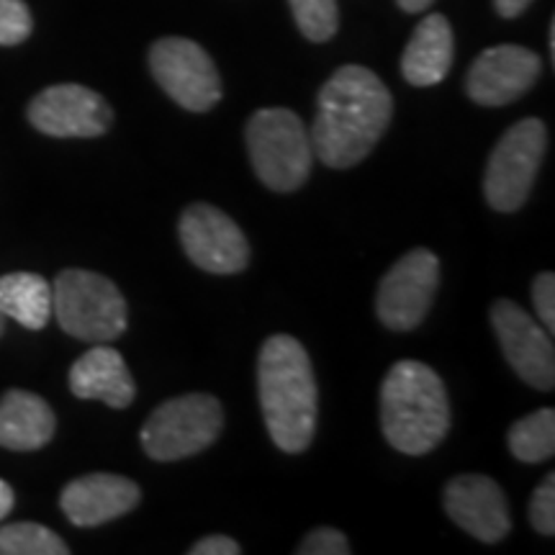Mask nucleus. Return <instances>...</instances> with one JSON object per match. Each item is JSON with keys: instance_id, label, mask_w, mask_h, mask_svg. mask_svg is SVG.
<instances>
[{"instance_id": "nucleus-6", "label": "nucleus", "mask_w": 555, "mask_h": 555, "mask_svg": "<svg viewBox=\"0 0 555 555\" xmlns=\"http://www.w3.org/2000/svg\"><path fill=\"white\" fill-rule=\"evenodd\" d=\"M224 427L221 404L208 393H185L159 404L142 427V448L152 461H183L206 450Z\"/></svg>"}, {"instance_id": "nucleus-20", "label": "nucleus", "mask_w": 555, "mask_h": 555, "mask_svg": "<svg viewBox=\"0 0 555 555\" xmlns=\"http://www.w3.org/2000/svg\"><path fill=\"white\" fill-rule=\"evenodd\" d=\"M509 450L522 463H543L555 453V412L540 409V412L525 416L509 429Z\"/></svg>"}, {"instance_id": "nucleus-15", "label": "nucleus", "mask_w": 555, "mask_h": 555, "mask_svg": "<svg viewBox=\"0 0 555 555\" xmlns=\"http://www.w3.org/2000/svg\"><path fill=\"white\" fill-rule=\"evenodd\" d=\"M142 491L116 474H88L65 486L60 506L75 527H99L137 509Z\"/></svg>"}, {"instance_id": "nucleus-8", "label": "nucleus", "mask_w": 555, "mask_h": 555, "mask_svg": "<svg viewBox=\"0 0 555 555\" xmlns=\"http://www.w3.org/2000/svg\"><path fill=\"white\" fill-rule=\"evenodd\" d=\"M150 69L178 106L204 114L221 101V78L204 47L183 37L159 39L150 50Z\"/></svg>"}, {"instance_id": "nucleus-28", "label": "nucleus", "mask_w": 555, "mask_h": 555, "mask_svg": "<svg viewBox=\"0 0 555 555\" xmlns=\"http://www.w3.org/2000/svg\"><path fill=\"white\" fill-rule=\"evenodd\" d=\"M532 0H494L496 5V13L502 18H517L522 16V13L530 9Z\"/></svg>"}, {"instance_id": "nucleus-4", "label": "nucleus", "mask_w": 555, "mask_h": 555, "mask_svg": "<svg viewBox=\"0 0 555 555\" xmlns=\"http://www.w3.org/2000/svg\"><path fill=\"white\" fill-rule=\"evenodd\" d=\"M52 314L69 337L99 345L127 332V301L114 281L90 270H62L52 283Z\"/></svg>"}, {"instance_id": "nucleus-12", "label": "nucleus", "mask_w": 555, "mask_h": 555, "mask_svg": "<svg viewBox=\"0 0 555 555\" xmlns=\"http://www.w3.org/2000/svg\"><path fill=\"white\" fill-rule=\"evenodd\" d=\"M29 121L47 137L93 139L106 134L114 124V111L95 90L62 82L41 90L29 103Z\"/></svg>"}, {"instance_id": "nucleus-7", "label": "nucleus", "mask_w": 555, "mask_h": 555, "mask_svg": "<svg viewBox=\"0 0 555 555\" xmlns=\"http://www.w3.org/2000/svg\"><path fill=\"white\" fill-rule=\"evenodd\" d=\"M547 150V129L540 119L517 121L491 152L483 172V196L502 214L517 211L530 196Z\"/></svg>"}, {"instance_id": "nucleus-5", "label": "nucleus", "mask_w": 555, "mask_h": 555, "mask_svg": "<svg viewBox=\"0 0 555 555\" xmlns=\"http://www.w3.org/2000/svg\"><path fill=\"white\" fill-rule=\"evenodd\" d=\"M247 152L253 170L275 193L301 189L314 163L309 129L288 108L255 111L247 121Z\"/></svg>"}, {"instance_id": "nucleus-18", "label": "nucleus", "mask_w": 555, "mask_h": 555, "mask_svg": "<svg viewBox=\"0 0 555 555\" xmlns=\"http://www.w3.org/2000/svg\"><path fill=\"white\" fill-rule=\"evenodd\" d=\"M54 412L37 393L13 388L0 399V448L29 453L54 437Z\"/></svg>"}, {"instance_id": "nucleus-11", "label": "nucleus", "mask_w": 555, "mask_h": 555, "mask_svg": "<svg viewBox=\"0 0 555 555\" xmlns=\"http://www.w3.org/2000/svg\"><path fill=\"white\" fill-rule=\"evenodd\" d=\"M491 324H494L499 347L517 376L538 391H553L555 350L551 332L509 298H499L494 304Z\"/></svg>"}, {"instance_id": "nucleus-9", "label": "nucleus", "mask_w": 555, "mask_h": 555, "mask_svg": "<svg viewBox=\"0 0 555 555\" xmlns=\"http://www.w3.org/2000/svg\"><path fill=\"white\" fill-rule=\"evenodd\" d=\"M440 288V260L429 249H412L384 275L378 286L376 314L388 330L420 327Z\"/></svg>"}, {"instance_id": "nucleus-21", "label": "nucleus", "mask_w": 555, "mask_h": 555, "mask_svg": "<svg viewBox=\"0 0 555 555\" xmlns=\"http://www.w3.org/2000/svg\"><path fill=\"white\" fill-rule=\"evenodd\" d=\"M69 547L57 532L37 522L0 527V555H67Z\"/></svg>"}, {"instance_id": "nucleus-10", "label": "nucleus", "mask_w": 555, "mask_h": 555, "mask_svg": "<svg viewBox=\"0 0 555 555\" xmlns=\"http://www.w3.org/2000/svg\"><path fill=\"white\" fill-rule=\"evenodd\" d=\"M180 245L193 266L214 275L242 273L249 262V245L242 229L217 206L193 204L178 224Z\"/></svg>"}, {"instance_id": "nucleus-16", "label": "nucleus", "mask_w": 555, "mask_h": 555, "mask_svg": "<svg viewBox=\"0 0 555 555\" xmlns=\"http://www.w3.org/2000/svg\"><path fill=\"white\" fill-rule=\"evenodd\" d=\"M69 391L86 401L99 399L111 409H127L137 397L134 378L121 352L108 343L93 345L86 356L75 360L69 367Z\"/></svg>"}, {"instance_id": "nucleus-23", "label": "nucleus", "mask_w": 555, "mask_h": 555, "mask_svg": "<svg viewBox=\"0 0 555 555\" xmlns=\"http://www.w3.org/2000/svg\"><path fill=\"white\" fill-rule=\"evenodd\" d=\"M34 21L24 0H0V47H16L31 37Z\"/></svg>"}, {"instance_id": "nucleus-14", "label": "nucleus", "mask_w": 555, "mask_h": 555, "mask_svg": "<svg viewBox=\"0 0 555 555\" xmlns=\"http://www.w3.org/2000/svg\"><path fill=\"white\" fill-rule=\"evenodd\" d=\"M442 502L448 517L481 543H499L512 530L506 496L494 478L478 474L455 476L446 486Z\"/></svg>"}, {"instance_id": "nucleus-17", "label": "nucleus", "mask_w": 555, "mask_h": 555, "mask_svg": "<svg viewBox=\"0 0 555 555\" xmlns=\"http://www.w3.org/2000/svg\"><path fill=\"white\" fill-rule=\"evenodd\" d=\"M453 54V26L442 13H429L409 39L404 57H401V73H404L406 82L416 88L437 86L448 78Z\"/></svg>"}, {"instance_id": "nucleus-2", "label": "nucleus", "mask_w": 555, "mask_h": 555, "mask_svg": "<svg viewBox=\"0 0 555 555\" xmlns=\"http://www.w3.org/2000/svg\"><path fill=\"white\" fill-rule=\"evenodd\" d=\"M258 391L275 446L283 453H304L314 440L319 393L307 347L296 337L266 339L258 360Z\"/></svg>"}, {"instance_id": "nucleus-22", "label": "nucleus", "mask_w": 555, "mask_h": 555, "mask_svg": "<svg viewBox=\"0 0 555 555\" xmlns=\"http://www.w3.org/2000/svg\"><path fill=\"white\" fill-rule=\"evenodd\" d=\"M288 3L298 31L309 41L322 44L335 37L339 26L337 0H288Z\"/></svg>"}, {"instance_id": "nucleus-26", "label": "nucleus", "mask_w": 555, "mask_h": 555, "mask_svg": "<svg viewBox=\"0 0 555 555\" xmlns=\"http://www.w3.org/2000/svg\"><path fill=\"white\" fill-rule=\"evenodd\" d=\"M532 304L543 322V327L551 332L555 330V275L553 273H540L532 283Z\"/></svg>"}, {"instance_id": "nucleus-13", "label": "nucleus", "mask_w": 555, "mask_h": 555, "mask_svg": "<svg viewBox=\"0 0 555 555\" xmlns=\"http://www.w3.org/2000/svg\"><path fill=\"white\" fill-rule=\"evenodd\" d=\"M543 73V60L527 47L499 44L481 52L468 69L466 90L478 106H506L535 86Z\"/></svg>"}, {"instance_id": "nucleus-29", "label": "nucleus", "mask_w": 555, "mask_h": 555, "mask_svg": "<svg viewBox=\"0 0 555 555\" xmlns=\"http://www.w3.org/2000/svg\"><path fill=\"white\" fill-rule=\"evenodd\" d=\"M13 499H16V496H13V489L3 481V478H0V522H3V519L11 515Z\"/></svg>"}, {"instance_id": "nucleus-24", "label": "nucleus", "mask_w": 555, "mask_h": 555, "mask_svg": "<svg viewBox=\"0 0 555 555\" xmlns=\"http://www.w3.org/2000/svg\"><path fill=\"white\" fill-rule=\"evenodd\" d=\"M530 519H532V527H535L540 535L545 538L555 535V476L553 474H547L545 481L532 491Z\"/></svg>"}, {"instance_id": "nucleus-30", "label": "nucleus", "mask_w": 555, "mask_h": 555, "mask_svg": "<svg viewBox=\"0 0 555 555\" xmlns=\"http://www.w3.org/2000/svg\"><path fill=\"white\" fill-rule=\"evenodd\" d=\"M397 3H399V9L406 13H422V11H427L435 0H397Z\"/></svg>"}, {"instance_id": "nucleus-19", "label": "nucleus", "mask_w": 555, "mask_h": 555, "mask_svg": "<svg viewBox=\"0 0 555 555\" xmlns=\"http://www.w3.org/2000/svg\"><path fill=\"white\" fill-rule=\"evenodd\" d=\"M0 314L26 330H44L52 319V283L37 273L0 275Z\"/></svg>"}, {"instance_id": "nucleus-3", "label": "nucleus", "mask_w": 555, "mask_h": 555, "mask_svg": "<svg viewBox=\"0 0 555 555\" xmlns=\"http://www.w3.org/2000/svg\"><path fill=\"white\" fill-rule=\"evenodd\" d=\"M380 427L386 440L404 455H425L446 440L450 429L448 391L433 367L399 360L380 386Z\"/></svg>"}, {"instance_id": "nucleus-1", "label": "nucleus", "mask_w": 555, "mask_h": 555, "mask_svg": "<svg viewBox=\"0 0 555 555\" xmlns=\"http://www.w3.org/2000/svg\"><path fill=\"white\" fill-rule=\"evenodd\" d=\"M391 116L393 99L376 73L360 65L339 67L319 90L309 131L314 157L337 170L363 163L386 134Z\"/></svg>"}, {"instance_id": "nucleus-31", "label": "nucleus", "mask_w": 555, "mask_h": 555, "mask_svg": "<svg viewBox=\"0 0 555 555\" xmlns=\"http://www.w3.org/2000/svg\"><path fill=\"white\" fill-rule=\"evenodd\" d=\"M3 327H5V317L0 314V335H3Z\"/></svg>"}, {"instance_id": "nucleus-25", "label": "nucleus", "mask_w": 555, "mask_h": 555, "mask_svg": "<svg viewBox=\"0 0 555 555\" xmlns=\"http://www.w3.org/2000/svg\"><path fill=\"white\" fill-rule=\"evenodd\" d=\"M301 555H347L350 553V543L343 532L335 527H319V530L309 532L304 543L296 547Z\"/></svg>"}, {"instance_id": "nucleus-27", "label": "nucleus", "mask_w": 555, "mask_h": 555, "mask_svg": "<svg viewBox=\"0 0 555 555\" xmlns=\"http://www.w3.org/2000/svg\"><path fill=\"white\" fill-rule=\"evenodd\" d=\"M191 555H240L242 547L237 540L227 535H208L191 545Z\"/></svg>"}]
</instances>
